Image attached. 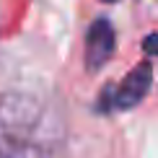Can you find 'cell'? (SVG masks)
Returning a JSON list of instances; mask_svg holds the SVG:
<instances>
[{
  "label": "cell",
  "instance_id": "obj_1",
  "mask_svg": "<svg viewBox=\"0 0 158 158\" xmlns=\"http://www.w3.org/2000/svg\"><path fill=\"white\" fill-rule=\"evenodd\" d=\"M62 122L52 104L26 91L0 96V158H52Z\"/></svg>",
  "mask_w": 158,
  "mask_h": 158
},
{
  "label": "cell",
  "instance_id": "obj_2",
  "mask_svg": "<svg viewBox=\"0 0 158 158\" xmlns=\"http://www.w3.org/2000/svg\"><path fill=\"white\" fill-rule=\"evenodd\" d=\"M150 85H153V68H150V62L135 65L119 83H109L101 91V96L96 101V111L106 114V111H130V109H135L148 96Z\"/></svg>",
  "mask_w": 158,
  "mask_h": 158
},
{
  "label": "cell",
  "instance_id": "obj_3",
  "mask_svg": "<svg viewBox=\"0 0 158 158\" xmlns=\"http://www.w3.org/2000/svg\"><path fill=\"white\" fill-rule=\"evenodd\" d=\"M117 49V34L109 18H96L85 34V70L96 73L111 60Z\"/></svg>",
  "mask_w": 158,
  "mask_h": 158
},
{
  "label": "cell",
  "instance_id": "obj_4",
  "mask_svg": "<svg viewBox=\"0 0 158 158\" xmlns=\"http://www.w3.org/2000/svg\"><path fill=\"white\" fill-rule=\"evenodd\" d=\"M143 49H145V55L156 57L158 55V34H148L145 39H143Z\"/></svg>",
  "mask_w": 158,
  "mask_h": 158
},
{
  "label": "cell",
  "instance_id": "obj_5",
  "mask_svg": "<svg viewBox=\"0 0 158 158\" xmlns=\"http://www.w3.org/2000/svg\"><path fill=\"white\" fill-rule=\"evenodd\" d=\"M104 3H117V0H104Z\"/></svg>",
  "mask_w": 158,
  "mask_h": 158
}]
</instances>
